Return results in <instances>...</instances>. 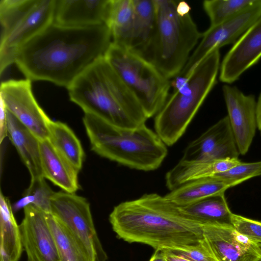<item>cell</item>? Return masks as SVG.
Segmentation results:
<instances>
[{
  "label": "cell",
  "instance_id": "83f0119b",
  "mask_svg": "<svg viewBox=\"0 0 261 261\" xmlns=\"http://www.w3.org/2000/svg\"><path fill=\"white\" fill-rule=\"evenodd\" d=\"M256 0H206L203 9L209 17L211 27L216 25L236 15Z\"/></svg>",
  "mask_w": 261,
  "mask_h": 261
},
{
  "label": "cell",
  "instance_id": "7a4b0ae2",
  "mask_svg": "<svg viewBox=\"0 0 261 261\" xmlns=\"http://www.w3.org/2000/svg\"><path fill=\"white\" fill-rule=\"evenodd\" d=\"M109 220L120 239L155 250L179 248L204 239L202 225L156 193L120 203L114 207Z\"/></svg>",
  "mask_w": 261,
  "mask_h": 261
},
{
  "label": "cell",
  "instance_id": "7402d4cb",
  "mask_svg": "<svg viewBox=\"0 0 261 261\" xmlns=\"http://www.w3.org/2000/svg\"><path fill=\"white\" fill-rule=\"evenodd\" d=\"M0 261H18L23 249L20 226L8 198L0 193Z\"/></svg>",
  "mask_w": 261,
  "mask_h": 261
},
{
  "label": "cell",
  "instance_id": "52a82bcc",
  "mask_svg": "<svg viewBox=\"0 0 261 261\" xmlns=\"http://www.w3.org/2000/svg\"><path fill=\"white\" fill-rule=\"evenodd\" d=\"M56 1H0L1 74L25 44L54 22Z\"/></svg>",
  "mask_w": 261,
  "mask_h": 261
},
{
  "label": "cell",
  "instance_id": "f1b7e54d",
  "mask_svg": "<svg viewBox=\"0 0 261 261\" xmlns=\"http://www.w3.org/2000/svg\"><path fill=\"white\" fill-rule=\"evenodd\" d=\"M54 192L45 178L31 180L24 197L18 202V206L32 204L46 213H50V198Z\"/></svg>",
  "mask_w": 261,
  "mask_h": 261
},
{
  "label": "cell",
  "instance_id": "603a6c76",
  "mask_svg": "<svg viewBox=\"0 0 261 261\" xmlns=\"http://www.w3.org/2000/svg\"><path fill=\"white\" fill-rule=\"evenodd\" d=\"M134 22L128 49L142 56L154 34L156 9L154 0H133Z\"/></svg>",
  "mask_w": 261,
  "mask_h": 261
},
{
  "label": "cell",
  "instance_id": "4fadbf2b",
  "mask_svg": "<svg viewBox=\"0 0 261 261\" xmlns=\"http://www.w3.org/2000/svg\"><path fill=\"white\" fill-rule=\"evenodd\" d=\"M239 153L226 116L191 142L185 149L181 160L212 161L238 158Z\"/></svg>",
  "mask_w": 261,
  "mask_h": 261
},
{
  "label": "cell",
  "instance_id": "8fae6325",
  "mask_svg": "<svg viewBox=\"0 0 261 261\" xmlns=\"http://www.w3.org/2000/svg\"><path fill=\"white\" fill-rule=\"evenodd\" d=\"M31 82L25 78L2 82L0 99L7 111L41 141L48 139L51 119L36 101Z\"/></svg>",
  "mask_w": 261,
  "mask_h": 261
},
{
  "label": "cell",
  "instance_id": "cb8c5ba5",
  "mask_svg": "<svg viewBox=\"0 0 261 261\" xmlns=\"http://www.w3.org/2000/svg\"><path fill=\"white\" fill-rule=\"evenodd\" d=\"M230 187L218 178L213 176L186 183L172 190L164 197L177 206L194 203L207 197L225 193Z\"/></svg>",
  "mask_w": 261,
  "mask_h": 261
},
{
  "label": "cell",
  "instance_id": "ba28073f",
  "mask_svg": "<svg viewBox=\"0 0 261 261\" xmlns=\"http://www.w3.org/2000/svg\"><path fill=\"white\" fill-rule=\"evenodd\" d=\"M105 58L136 97L148 118L156 115L169 96L170 80L142 57L113 43Z\"/></svg>",
  "mask_w": 261,
  "mask_h": 261
},
{
  "label": "cell",
  "instance_id": "44dd1931",
  "mask_svg": "<svg viewBox=\"0 0 261 261\" xmlns=\"http://www.w3.org/2000/svg\"><path fill=\"white\" fill-rule=\"evenodd\" d=\"M224 193L211 196L190 204L178 207L185 215L202 225L232 226V213Z\"/></svg>",
  "mask_w": 261,
  "mask_h": 261
},
{
  "label": "cell",
  "instance_id": "4316f807",
  "mask_svg": "<svg viewBox=\"0 0 261 261\" xmlns=\"http://www.w3.org/2000/svg\"><path fill=\"white\" fill-rule=\"evenodd\" d=\"M54 237L60 261H92L84 245L51 213H46Z\"/></svg>",
  "mask_w": 261,
  "mask_h": 261
},
{
  "label": "cell",
  "instance_id": "484cf974",
  "mask_svg": "<svg viewBox=\"0 0 261 261\" xmlns=\"http://www.w3.org/2000/svg\"><path fill=\"white\" fill-rule=\"evenodd\" d=\"M133 0H112L108 26L112 43L129 48L134 28Z\"/></svg>",
  "mask_w": 261,
  "mask_h": 261
},
{
  "label": "cell",
  "instance_id": "5bb4252c",
  "mask_svg": "<svg viewBox=\"0 0 261 261\" xmlns=\"http://www.w3.org/2000/svg\"><path fill=\"white\" fill-rule=\"evenodd\" d=\"M222 91L239 151L244 155L251 145L257 128L255 96L245 95L236 87L226 85L223 86Z\"/></svg>",
  "mask_w": 261,
  "mask_h": 261
},
{
  "label": "cell",
  "instance_id": "5b68a950",
  "mask_svg": "<svg viewBox=\"0 0 261 261\" xmlns=\"http://www.w3.org/2000/svg\"><path fill=\"white\" fill-rule=\"evenodd\" d=\"M220 51L203 59L186 77L176 76L174 90L154 119L155 133L166 146L175 143L216 83Z\"/></svg>",
  "mask_w": 261,
  "mask_h": 261
},
{
  "label": "cell",
  "instance_id": "d6a6232c",
  "mask_svg": "<svg viewBox=\"0 0 261 261\" xmlns=\"http://www.w3.org/2000/svg\"><path fill=\"white\" fill-rule=\"evenodd\" d=\"M8 136L7 111L2 101L0 99V143Z\"/></svg>",
  "mask_w": 261,
  "mask_h": 261
},
{
  "label": "cell",
  "instance_id": "ac0fdd59",
  "mask_svg": "<svg viewBox=\"0 0 261 261\" xmlns=\"http://www.w3.org/2000/svg\"><path fill=\"white\" fill-rule=\"evenodd\" d=\"M40 150L44 177L63 191L75 193L80 186L79 171L54 147L48 139L40 141Z\"/></svg>",
  "mask_w": 261,
  "mask_h": 261
},
{
  "label": "cell",
  "instance_id": "f546056e",
  "mask_svg": "<svg viewBox=\"0 0 261 261\" xmlns=\"http://www.w3.org/2000/svg\"><path fill=\"white\" fill-rule=\"evenodd\" d=\"M260 175L261 161L250 163L241 162L229 170L214 176L221 179L231 188Z\"/></svg>",
  "mask_w": 261,
  "mask_h": 261
},
{
  "label": "cell",
  "instance_id": "e0dca14e",
  "mask_svg": "<svg viewBox=\"0 0 261 261\" xmlns=\"http://www.w3.org/2000/svg\"><path fill=\"white\" fill-rule=\"evenodd\" d=\"M112 0H56L54 22L63 26L108 25Z\"/></svg>",
  "mask_w": 261,
  "mask_h": 261
},
{
  "label": "cell",
  "instance_id": "ffe728a7",
  "mask_svg": "<svg viewBox=\"0 0 261 261\" xmlns=\"http://www.w3.org/2000/svg\"><path fill=\"white\" fill-rule=\"evenodd\" d=\"M7 119L8 135L29 171L31 180L45 178L41 166L40 140L8 111Z\"/></svg>",
  "mask_w": 261,
  "mask_h": 261
},
{
  "label": "cell",
  "instance_id": "1f68e13d",
  "mask_svg": "<svg viewBox=\"0 0 261 261\" xmlns=\"http://www.w3.org/2000/svg\"><path fill=\"white\" fill-rule=\"evenodd\" d=\"M231 224L239 233L261 246V222L232 213Z\"/></svg>",
  "mask_w": 261,
  "mask_h": 261
},
{
  "label": "cell",
  "instance_id": "d4e9b609",
  "mask_svg": "<svg viewBox=\"0 0 261 261\" xmlns=\"http://www.w3.org/2000/svg\"><path fill=\"white\" fill-rule=\"evenodd\" d=\"M48 140L54 147L77 170L82 169L85 153L78 138L65 123L50 120Z\"/></svg>",
  "mask_w": 261,
  "mask_h": 261
},
{
  "label": "cell",
  "instance_id": "6da1fadb",
  "mask_svg": "<svg viewBox=\"0 0 261 261\" xmlns=\"http://www.w3.org/2000/svg\"><path fill=\"white\" fill-rule=\"evenodd\" d=\"M112 43L106 24L71 27L53 22L20 49L14 63L31 81H48L67 89L105 57Z\"/></svg>",
  "mask_w": 261,
  "mask_h": 261
},
{
  "label": "cell",
  "instance_id": "9c48e42d",
  "mask_svg": "<svg viewBox=\"0 0 261 261\" xmlns=\"http://www.w3.org/2000/svg\"><path fill=\"white\" fill-rule=\"evenodd\" d=\"M50 213L84 245L92 261L107 260L85 198L64 191L55 192L50 198Z\"/></svg>",
  "mask_w": 261,
  "mask_h": 261
},
{
  "label": "cell",
  "instance_id": "4dcf8cb0",
  "mask_svg": "<svg viewBox=\"0 0 261 261\" xmlns=\"http://www.w3.org/2000/svg\"><path fill=\"white\" fill-rule=\"evenodd\" d=\"M167 250L191 261H218L204 238L195 244Z\"/></svg>",
  "mask_w": 261,
  "mask_h": 261
},
{
  "label": "cell",
  "instance_id": "8992f818",
  "mask_svg": "<svg viewBox=\"0 0 261 261\" xmlns=\"http://www.w3.org/2000/svg\"><path fill=\"white\" fill-rule=\"evenodd\" d=\"M156 23L153 35L143 58L166 78L178 76L190 54L202 38L190 13L181 14L176 1L154 0Z\"/></svg>",
  "mask_w": 261,
  "mask_h": 261
},
{
  "label": "cell",
  "instance_id": "277c9868",
  "mask_svg": "<svg viewBox=\"0 0 261 261\" xmlns=\"http://www.w3.org/2000/svg\"><path fill=\"white\" fill-rule=\"evenodd\" d=\"M83 122L91 150L123 166L152 171L161 165L167 155L166 144L145 124L123 128L88 114H85Z\"/></svg>",
  "mask_w": 261,
  "mask_h": 261
},
{
  "label": "cell",
  "instance_id": "2e32d148",
  "mask_svg": "<svg viewBox=\"0 0 261 261\" xmlns=\"http://www.w3.org/2000/svg\"><path fill=\"white\" fill-rule=\"evenodd\" d=\"M261 58V16L226 54L221 64L220 80L231 84Z\"/></svg>",
  "mask_w": 261,
  "mask_h": 261
},
{
  "label": "cell",
  "instance_id": "836d02e7",
  "mask_svg": "<svg viewBox=\"0 0 261 261\" xmlns=\"http://www.w3.org/2000/svg\"><path fill=\"white\" fill-rule=\"evenodd\" d=\"M165 255L167 261H191L181 256L175 255L167 250H162Z\"/></svg>",
  "mask_w": 261,
  "mask_h": 261
},
{
  "label": "cell",
  "instance_id": "3957f363",
  "mask_svg": "<svg viewBox=\"0 0 261 261\" xmlns=\"http://www.w3.org/2000/svg\"><path fill=\"white\" fill-rule=\"evenodd\" d=\"M67 89L70 100L85 114L115 126L135 128L145 124L148 119L105 57L92 64Z\"/></svg>",
  "mask_w": 261,
  "mask_h": 261
},
{
  "label": "cell",
  "instance_id": "8d00e7d4",
  "mask_svg": "<svg viewBox=\"0 0 261 261\" xmlns=\"http://www.w3.org/2000/svg\"><path fill=\"white\" fill-rule=\"evenodd\" d=\"M260 248H261V246H260Z\"/></svg>",
  "mask_w": 261,
  "mask_h": 261
},
{
  "label": "cell",
  "instance_id": "d6986e66",
  "mask_svg": "<svg viewBox=\"0 0 261 261\" xmlns=\"http://www.w3.org/2000/svg\"><path fill=\"white\" fill-rule=\"evenodd\" d=\"M238 158L226 159L212 161H180L166 174V186L172 191L188 182L198 179L213 177L239 164Z\"/></svg>",
  "mask_w": 261,
  "mask_h": 261
},
{
  "label": "cell",
  "instance_id": "7c38bea8",
  "mask_svg": "<svg viewBox=\"0 0 261 261\" xmlns=\"http://www.w3.org/2000/svg\"><path fill=\"white\" fill-rule=\"evenodd\" d=\"M19 226L28 261H60L44 212L32 204L26 205Z\"/></svg>",
  "mask_w": 261,
  "mask_h": 261
},
{
  "label": "cell",
  "instance_id": "e575fe53",
  "mask_svg": "<svg viewBox=\"0 0 261 261\" xmlns=\"http://www.w3.org/2000/svg\"><path fill=\"white\" fill-rule=\"evenodd\" d=\"M256 109L257 128L261 133V92L256 102Z\"/></svg>",
  "mask_w": 261,
  "mask_h": 261
},
{
  "label": "cell",
  "instance_id": "9a60e30c",
  "mask_svg": "<svg viewBox=\"0 0 261 261\" xmlns=\"http://www.w3.org/2000/svg\"><path fill=\"white\" fill-rule=\"evenodd\" d=\"M203 236L218 261H260L261 248L232 226L203 225Z\"/></svg>",
  "mask_w": 261,
  "mask_h": 261
},
{
  "label": "cell",
  "instance_id": "74e56055",
  "mask_svg": "<svg viewBox=\"0 0 261 261\" xmlns=\"http://www.w3.org/2000/svg\"><path fill=\"white\" fill-rule=\"evenodd\" d=\"M260 261H261V260H260Z\"/></svg>",
  "mask_w": 261,
  "mask_h": 261
},
{
  "label": "cell",
  "instance_id": "30bf717a",
  "mask_svg": "<svg viewBox=\"0 0 261 261\" xmlns=\"http://www.w3.org/2000/svg\"><path fill=\"white\" fill-rule=\"evenodd\" d=\"M261 16V0L225 21L210 28L202 35V40L190 56L178 75L186 77L195 67L213 51L223 46L234 44Z\"/></svg>",
  "mask_w": 261,
  "mask_h": 261
},
{
  "label": "cell",
  "instance_id": "d590c367",
  "mask_svg": "<svg viewBox=\"0 0 261 261\" xmlns=\"http://www.w3.org/2000/svg\"><path fill=\"white\" fill-rule=\"evenodd\" d=\"M149 261H167L165 255L162 250H155Z\"/></svg>",
  "mask_w": 261,
  "mask_h": 261
}]
</instances>
